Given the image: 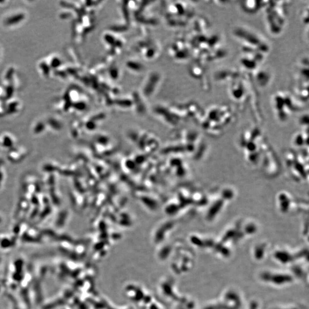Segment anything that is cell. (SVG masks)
<instances>
[{
	"instance_id": "1",
	"label": "cell",
	"mask_w": 309,
	"mask_h": 309,
	"mask_svg": "<svg viewBox=\"0 0 309 309\" xmlns=\"http://www.w3.org/2000/svg\"><path fill=\"white\" fill-rule=\"evenodd\" d=\"M238 145L245 162L251 167L258 169L268 178L279 175L281 159L259 127L245 129L239 136Z\"/></svg>"
},
{
	"instance_id": "2",
	"label": "cell",
	"mask_w": 309,
	"mask_h": 309,
	"mask_svg": "<svg viewBox=\"0 0 309 309\" xmlns=\"http://www.w3.org/2000/svg\"><path fill=\"white\" fill-rule=\"evenodd\" d=\"M308 149L291 148L283 154V162L291 179L298 183L309 182V158Z\"/></svg>"
},
{
	"instance_id": "3",
	"label": "cell",
	"mask_w": 309,
	"mask_h": 309,
	"mask_svg": "<svg viewBox=\"0 0 309 309\" xmlns=\"http://www.w3.org/2000/svg\"><path fill=\"white\" fill-rule=\"evenodd\" d=\"M234 119L235 114L230 107L214 106L204 113L202 127L208 135L219 136L231 125Z\"/></svg>"
},
{
	"instance_id": "4",
	"label": "cell",
	"mask_w": 309,
	"mask_h": 309,
	"mask_svg": "<svg viewBox=\"0 0 309 309\" xmlns=\"http://www.w3.org/2000/svg\"><path fill=\"white\" fill-rule=\"evenodd\" d=\"M236 196L235 189L225 186L208 195V202L205 208V218L208 222L215 221L225 211L227 207L234 200Z\"/></svg>"
},
{
	"instance_id": "5",
	"label": "cell",
	"mask_w": 309,
	"mask_h": 309,
	"mask_svg": "<svg viewBox=\"0 0 309 309\" xmlns=\"http://www.w3.org/2000/svg\"><path fill=\"white\" fill-rule=\"evenodd\" d=\"M233 33L243 44L245 53L264 55L268 52L269 46L267 42L252 31L243 27H238L235 28Z\"/></svg>"
},
{
	"instance_id": "6",
	"label": "cell",
	"mask_w": 309,
	"mask_h": 309,
	"mask_svg": "<svg viewBox=\"0 0 309 309\" xmlns=\"http://www.w3.org/2000/svg\"><path fill=\"white\" fill-rule=\"evenodd\" d=\"M276 204L278 209L282 214L296 212L308 214V201L297 198L287 191H281L277 194Z\"/></svg>"
},
{
	"instance_id": "7",
	"label": "cell",
	"mask_w": 309,
	"mask_h": 309,
	"mask_svg": "<svg viewBox=\"0 0 309 309\" xmlns=\"http://www.w3.org/2000/svg\"><path fill=\"white\" fill-rule=\"evenodd\" d=\"M273 108L277 119L281 122H285L300 108L290 94L283 92H277L272 98Z\"/></svg>"
},
{
	"instance_id": "8",
	"label": "cell",
	"mask_w": 309,
	"mask_h": 309,
	"mask_svg": "<svg viewBox=\"0 0 309 309\" xmlns=\"http://www.w3.org/2000/svg\"><path fill=\"white\" fill-rule=\"evenodd\" d=\"M265 17L271 33L278 35L282 31L286 21V12L281 4L275 1H268L265 6Z\"/></svg>"
},
{
	"instance_id": "9",
	"label": "cell",
	"mask_w": 309,
	"mask_h": 309,
	"mask_svg": "<svg viewBox=\"0 0 309 309\" xmlns=\"http://www.w3.org/2000/svg\"><path fill=\"white\" fill-rule=\"evenodd\" d=\"M302 128V130L296 132L294 135L292 139V145L295 149L309 150V128Z\"/></svg>"
},
{
	"instance_id": "10",
	"label": "cell",
	"mask_w": 309,
	"mask_h": 309,
	"mask_svg": "<svg viewBox=\"0 0 309 309\" xmlns=\"http://www.w3.org/2000/svg\"><path fill=\"white\" fill-rule=\"evenodd\" d=\"M268 1H242L241 7L243 10L250 13H255L261 9L265 8Z\"/></svg>"
}]
</instances>
